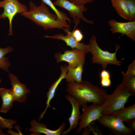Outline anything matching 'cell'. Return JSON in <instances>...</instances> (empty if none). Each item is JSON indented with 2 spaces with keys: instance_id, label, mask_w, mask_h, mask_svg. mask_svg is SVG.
<instances>
[{
  "instance_id": "obj_1",
  "label": "cell",
  "mask_w": 135,
  "mask_h": 135,
  "mask_svg": "<svg viewBox=\"0 0 135 135\" xmlns=\"http://www.w3.org/2000/svg\"><path fill=\"white\" fill-rule=\"evenodd\" d=\"M66 91L76 98L81 106L88 102L102 104L108 94L105 89L86 80L81 83L68 82Z\"/></svg>"
},
{
  "instance_id": "obj_2",
  "label": "cell",
  "mask_w": 135,
  "mask_h": 135,
  "mask_svg": "<svg viewBox=\"0 0 135 135\" xmlns=\"http://www.w3.org/2000/svg\"><path fill=\"white\" fill-rule=\"evenodd\" d=\"M29 4V8L20 14L44 30H47L55 28L63 30L64 28H70V24H64L58 22L56 14L51 12L44 2H42L40 6H37L32 1H30Z\"/></svg>"
},
{
  "instance_id": "obj_3",
  "label": "cell",
  "mask_w": 135,
  "mask_h": 135,
  "mask_svg": "<svg viewBox=\"0 0 135 135\" xmlns=\"http://www.w3.org/2000/svg\"><path fill=\"white\" fill-rule=\"evenodd\" d=\"M134 94L128 91L122 83L119 84L112 94H107L102 103V116L111 115L124 108L129 97Z\"/></svg>"
},
{
  "instance_id": "obj_4",
  "label": "cell",
  "mask_w": 135,
  "mask_h": 135,
  "mask_svg": "<svg viewBox=\"0 0 135 135\" xmlns=\"http://www.w3.org/2000/svg\"><path fill=\"white\" fill-rule=\"evenodd\" d=\"M96 39V36L92 35L89 41L90 46V52L92 55V63L101 64L102 68L104 69L106 68L107 65L108 64L118 66H121L122 62L118 60L116 57V53L120 48V46L116 44L115 52L112 53H110L101 49L98 45Z\"/></svg>"
},
{
  "instance_id": "obj_5",
  "label": "cell",
  "mask_w": 135,
  "mask_h": 135,
  "mask_svg": "<svg viewBox=\"0 0 135 135\" xmlns=\"http://www.w3.org/2000/svg\"><path fill=\"white\" fill-rule=\"evenodd\" d=\"M81 106L82 113L80 116V121L78 122L76 134L80 133L90 124L102 116V112L103 108L102 104L92 103L89 106L86 104Z\"/></svg>"
},
{
  "instance_id": "obj_6",
  "label": "cell",
  "mask_w": 135,
  "mask_h": 135,
  "mask_svg": "<svg viewBox=\"0 0 135 135\" xmlns=\"http://www.w3.org/2000/svg\"><path fill=\"white\" fill-rule=\"evenodd\" d=\"M3 8V12L0 14V19L7 18L8 20V35L13 34L12 22L15 15L27 11V6L20 2L18 0H0V8Z\"/></svg>"
},
{
  "instance_id": "obj_7",
  "label": "cell",
  "mask_w": 135,
  "mask_h": 135,
  "mask_svg": "<svg viewBox=\"0 0 135 135\" xmlns=\"http://www.w3.org/2000/svg\"><path fill=\"white\" fill-rule=\"evenodd\" d=\"M53 3L55 6L62 8L68 12L70 15L73 19L74 26L77 27L80 23V20L90 24H94L92 21L88 20L84 16L83 12L87 10L84 6L76 5L68 0H56Z\"/></svg>"
},
{
  "instance_id": "obj_8",
  "label": "cell",
  "mask_w": 135,
  "mask_h": 135,
  "mask_svg": "<svg viewBox=\"0 0 135 135\" xmlns=\"http://www.w3.org/2000/svg\"><path fill=\"white\" fill-rule=\"evenodd\" d=\"M97 121L116 135H131L132 131L118 118L110 115L102 116Z\"/></svg>"
},
{
  "instance_id": "obj_9",
  "label": "cell",
  "mask_w": 135,
  "mask_h": 135,
  "mask_svg": "<svg viewBox=\"0 0 135 135\" xmlns=\"http://www.w3.org/2000/svg\"><path fill=\"white\" fill-rule=\"evenodd\" d=\"M86 53L76 48L65 51L63 54L60 52L55 55L57 64L62 61L67 62L68 66L72 68L77 66L81 62L85 61Z\"/></svg>"
},
{
  "instance_id": "obj_10",
  "label": "cell",
  "mask_w": 135,
  "mask_h": 135,
  "mask_svg": "<svg viewBox=\"0 0 135 135\" xmlns=\"http://www.w3.org/2000/svg\"><path fill=\"white\" fill-rule=\"evenodd\" d=\"M63 30L66 34V36L60 33L52 36L45 35L44 37L62 40L66 43V45L70 46L72 49L76 48L86 54L90 52V44H85L76 41L73 36V31L71 32L70 30V28H64Z\"/></svg>"
},
{
  "instance_id": "obj_11",
  "label": "cell",
  "mask_w": 135,
  "mask_h": 135,
  "mask_svg": "<svg viewBox=\"0 0 135 135\" xmlns=\"http://www.w3.org/2000/svg\"><path fill=\"white\" fill-rule=\"evenodd\" d=\"M108 24L112 34H122L127 36L133 41H135V20L122 22L111 19L108 20Z\"/></svg>"
},
{
  "instance_id": "obj_12",
  "label": "cell",
  "mask_w": 135,
  "mask_h": 135,
  "mask_svg": "<svg viewBox=\"0 0 135 135\" xmlns=\"http://www.w3.org/2000/svg\"><path fill=\"white\" fill-rule=\"evenodd\" d=\"M9 77L12 86L10 89L14 96L15 101L25 102L30 90L27 88L26 85L22 83L17 77L13 74L9 73Z\"/></svg>"
},
{
  "instance_id": "obj_13",
  "label": "cell",
  "mask_w": 135,
  "mask_h": 135,
  "mask_svg": "<svg viewBox=\"0 0 135 135\" xmlns=\"http://www.w3.org/2000/svg\"><path fill=\"white\" fill-rule=\"evenodd\" d=\"M66 98L69 101L72 106V110L70 117L68 118L70 126L66 131H63L62 134L65 135L69 133L72 130L77 128L80 114V105L79 102L74 96L66 94Z\"/></svg>"
},
{
  "instance_id": "obj_14",
  "label": "cell",
  "mask_w": 135,
  "mask_h": 135,
  "mask_svg": "<svg viewBox=\"0 0 135 135\" xmlns=\"http://www.w3.org/2000/svg\"><path fill=\"white\" fill-rule=\"evenodd\" d=\"M30 124L31 127L28 130L34 134L39 135L42 133L46 135H60L62 134L63 130L66 127V123L63 122L60 127L55 130L48 128L46 124L40 123L34 119L31 120Z\"/></svg>"
},
{
  "instance_id": "obj_15",
  "label": "cell",
  "mask_w": 135,
  "mask_h": 135,
  "mask_svg": "<svg viewBox=\"0 0 135 135\" xmlns=\"http://www.w3.org/2000/svg\"><path fill=\"white\" fill-rule=\"evenodd\" d=\"M61 73L58 78L51 85L49 89L48 92L46 93L47 100L46 101V107L44 110L41 115L39 118V120L42 119L46 113V110L48 107H51L50 102L52 99L54 98L56 89L59 84L62 80L65 78L66 74L68 71V66L64 65L60 66Z\"/></svg>"
},
{
  "instance_id": "obj_16",
  "label": "cell",
  "mask_w": 135,
  "mask_h": 135,
  "mask_svg": "<svg viewBox=\"0 0 135 135\" xmlns=\"http://www.w3.org/2000/svg\"><path fill=\"white\" fill-rule=\"evenodd\" d=\"M85 61L81 62L77 66L72 68L68 66L67 73L66 79L68 82L74 81L78 83L83 82L82 76Z\"/></svg>"
},
{
  "instance_id": "obj_17",
  "label": "cell",
  "mask_w": 135,
  "mask_h": 135,
  "mask_svg": "<svg viewBox=\"0 0 135 135\" xmlns=\"http://www.w3.org/2000/svg\"><path fill=\"white\" fill-rule=\"evenodd\" d=\"M0 95L2 101L0 111L6 113L11 109L14 102L15 101L14 96L10 89L4 88H0Z\"/></svg>"
},
{
  "instance_id": "obj_18",
  "label": "cell",
  "mask_w": 135,
  "mask_h": 135,
  "mask_svg": "<svg viewBox=\"0 0 135 135\" xmlns=\"http://www.w3.org/2000/svg\"><path fill=\"white\" fill-rule=\"evenodd\" d=\"M110 116L118 118L124 122H129L135 118V104L124 107Z\"/></svg>"
},
{
  "instance_id": "obj_19",
  "label": "cell",
  "mask_w": 135,
  "mask_h": 135,
  "mask_svg": "<svg viewBox=\"0 0 135 135\" xmlns=\"http://www.w3.org/2000/svg\"><path fill=\"white\" fill-rule=\"evenodd\" d=\"M112 5L121 17L128 20L129 14L126 0H111Z\"/></svg>"
},
{
  "instance_id": "obj_20",
  "label": "cell",
  "mask_w": 135,
  "mask_h": 135,
  "mask_svg": "<svg viewBox=\"0 0 135 135\" xmlns=\"http://www.w3.org/2000/svg\"><path fill=\"white\" fill-rule=\"evenodd\" d=\"M42 2L48 6L54 11L56 16V20L58 22L64 24H68L67 21L70 23L71 20L68 16L66 14L59 10L56 7L51 0H41Z\"/></svg>"
},
{
  "instance_id": "obj_21",
  "label": "cell",
  "mask_w": 135,
  "mask_h": 135,
  "mask_svg": "<svg viewBox=\"0 0 135 135\" xmlns=\"http://www.w3.org/2000/svg\"><path fill=\"white\" fill-rule=\"evenodd\" d=\"M121 73L122 76V83L130 92L134 94L135 93V76L126 74L123 71Z\"/></svg>"
},
{
  "instance_id": "obj_22",
  "label": "cell",
  "mask_w": 135,
  "mask_h": 135,
  "mask_svg": "<svg viewBox=\"0 0 135 135\" xmlns=\"http://www.w3.org/2000/svg\"><path fill=\"white\" fill-rule=\"evenodd\" d=\"M13 48L9 46L5 48H0V68L6 72H8V68L10 63L8 58L4 57L7 53L12 52Z\"/></svg>"
},
{
  "instance_id": "obj_23",
  "label": "cell",
  "mask_w": 135,
  "mask_h": 135,
  "mask_svg": "<svg viewBox=\"0 0 135 135\" xmlns=\"http://www.w3.org/2000/svg\"><path fill=\"white\" fill-rule=\"evenodd\" d=\"M101 86L104 87L110 86L111 85L110 75V72L104 69L103 70L100 74Z\"/></svg>"
},
{
  "instance_id": "obj_24",
  "label": "cell",
  "mask_w": 135,
  "mask_h": 135,
  "mask_svg": "<svg viewBox=\"0 0 135 135\" xmlns=\"http://www.w3.org/2000/svg\"><path fill=\"white\" fill-rule=\"evenodd\" d=\"M129 15L128 21L135 20V0H126Z\"/></svg>"
},
{
  "instance_id": "obj_25",
  "label": "cell",
  "mask_w": 135,
  "mask_h": 135,
  "mask_svg": "<svg viewBox=\"0 0 135 135\" xmlns=\"http://www.w3.org/2000/svg\"><path fill=\"white\" fill-rule=\"evenodd\" d=\"M16 120L5 118L0 116V127L1 128H8L13 127V125L16 123Z\"/></svg>"
},
{
  "instance_id": "obj_26",
  "label": "cell",
  "mask_w": 135,
  "mask_h": 135,
  "mask_svg": "<svg viewBox=\"0 0 135 135\" xmlns=\"http://www.w3.org/2000/svg\"><path fill=\"white\" fill-rule=\"evenodd\" d=\"M74 27L73 31V36L78 42H80L83 39L84 36L81 31L79 29H76Z\"/></svg>"
},
{
  "instance_id": "obj_27",
  "label": "cell",
  "mask_w": 135,
  "mask_h": 135,
  "mask_svg": "<svg viewBox=\"0 0 135 135\" xmlns=\"http://www.w3.org/2000/svg\"><path fill=\"white\" fill-rule=\"evenodd\" d=\"M94 122L91 123L87 126L90 131H92L94 135H103V134L99 129L98 126L95 125Z\"/></svg>"
},
{
  "instance_id": "obj_28",
  "label": "cell",
  "mask_w": 135,
  "mask_h": 135,
  "mask_svg": "<svg viewBox=\"0 0 135 135\" xmlns=\"http://www.w3.org/2000/svg\"><path fill=\"white\" fill-rule=\"evenodd\" d=\"M74 4L79 6H84L85 4L92 2L94 0H68Z\"/></svg>"
},
{
  "instance_id": "obj_29",
  "label": "cell",
  "mask_w": 135,
  "mask_h": 135,
  "mask_svg": "<svg viewBox=\"0 0 135 135\" xmlns=\"http://www.w3.org/2000/svg\"><path fill=\"white\" fill-rule=\"evenodd\" d=\"M126 74L135 76V60L129 65Z\"/></svg>"
},
{
  "instance_id": "obj_30",
  "label": "cell",
  "mask_w": 135,
  "mask_h": 135,
  "mask_svg": "<svg viewBox=\"0 0 135 135\" xmlns=\"http://www.w3.org/2000/svg\"><path fill=\"white\" fill-rule=\"evenodd\" d=\"M128 122H129L130 123V127L129 128H130L131 130L133 131H135V119L133 120H132Z\"/></svg>"
},
{
  "instance_id": "obj_31",
  "label": "cell",
  "mask_w": 135,
  "mask_h": 135,
  "mask_svg": "<svg viewBox=\"0 0 135 135\" xmlns=\"http://www.w3.org/2000/svg\"><path fill=\"white\" fill-rule=\"evenodd\" d=\"M4 134V133H3L2 132V129L0 130V135H3L4 134Z\"/></svg>"
},
{
  "instance_id": "obj_32",
  "label": "cell",
  "mask_w": 135,
  "mask_h": 135,
  "mask_svg": "<svg viewBox=\"0 0 135 135\" xmlns=\"http://www.w3.org/2000/svg\"><path fill=\"white\" fill-rule=\"evenodd\" d=\"M1 82V80L0 78V83Z\"/></svg>"
}]
</instances>
